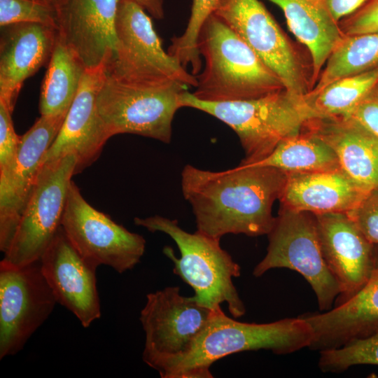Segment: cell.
<instances>
[{
	"instance_id": "obj_11",
	"label": "cell",
	"mask_w": 378,
	"mask_h": 378,
	"mask_svg": "<svg viewBox=\"0 0 378 378\" xmlns=\"http://www.w3.org/2000/svg\"><path fill=\"white\" fill-rule=\"evenodd\" d=\"M214 312L182 295L178 286L148 293L139 318L146 335L143 360L160 372L184 356Z\"/></svg>"
},
{
	"instance_id": "obj_1",
	"label": "cell",
	"mask_w": 378,
	"mask_h": 378,
	"mask_svg": "<svg viewBox=\"0 0 378 378\" xmlns=\"http://www.w3.org/2000/svg\"><path fill=\"white\" fill-rule=\"evenodd\" d=\"M286 177L281 170L265 165L240 163L213 172L187 164L181 186L197 230L218 239L227 234L256 237L270 232L275 220L272 206Z\"/></svg>"
},
{
	"instance_id": "obj_9",
	"label": "cell",
	"mask_w": 378,
	"mask_h": 378,
	"mask_svg": "<svg viewBox=\"0 0 378 378\" xmlns=\"http://www.w3.org/2000/svg\"><path fill=\"white\" fill-rule=\"evenodd\" d=\"M77 158L69 153L41 166L11 243L1 262L24 266L38 261L61 227Z\"/></svg>"
},
{
	"instance_id": "obj_5",
	"label": "cell",
	"mask_w": 378,
	"mask_h": 378,
	"mask_svg": "<svg viewBox=\"0 0 378 378\" xmlns=\"http://www.w3.org/2000/svg\"><path fill=\"white\" fill-rule=\"evenodd\" d=\"M182 107L203 111L229 126L244 150L241 164L267 158L285 138L297 134L309 118L302 96L286 89L260 98L221 102L202 101L187 90L180 97Z\"/></svg>"
},
{
	"instance_id": "obj_15",
	"label": "cell",
	"mask_w": 378,
	"mask_h": 378,
	"mask_svg": "<svg viewBox=\"0 0 378 378\" xmlns=\"http://www.w3.org/2000/svg\"><path fill=\"white\" fill-rule=\"evenodd\" d=\"M120 0H60L58 36L86 69L113 59L117 48L115 20Z\"/></svg>"
},
{
	"instance_id": "obj_14",
	"label": "cell",
	"mask_w": 378,
	"mask_h": 378,
	"mask_svg": "<svg viewBox=\"0 0 378 378\" xmlns=\"http://www.w3.org/2000/svg\"><path fill=\"white\" fill-rule=\"evenodd\" d=\"M107 65L85 70L61 130L41 166L73 153L77 158L76 174L99 157L111 138L97 107V95L106 78Z\"/></svg>"
},
{
	"instance_id": "obj_20",
	"label": "cell",
	"mask_w": 378,
	"mask_h": 378,
	"mask_svg": "<svg viewBox=\"0 0 378 378\" xmlns=\"http://www.w3.org/2000/svg\"><path fill=\"white\" fill-rule=\"evenodd\" d=\"M374 246V270L356 295L323 313L300 315L312 329L311 349L320 352L337 349L378 330V246Z\"/></svg>"
},
{
	"instance_id": "obj_24",
	"label": "cell",
	"mask_w": 378,
	"mask_h": 378,
	"mask_svg": "<svg viewBox=\"0 0 378 378\" xmlns=\"http://www.w3.org/2000/svg\"><path fill=\"white\" fill-rule=\"evenodd\" d=\"M85 70L80 59L57 36L41 86V115L67 113Z\"/></svg>"
},
{
	"instance_id": "obj_28",
	"label": "cell",
	"mask_w": 378,
	"mask_h": 378,
	"mask_svg": "<svg viewBox=\"0 0 378 378\" xmlns=\"http://www.w3.org/2000/svg\"><path fill=\"white\" fill-rule=\"evenodd\" d=\"M222 0H192L190 16L183 33L172 38L167 52L176 59L186 69L190 67L194 76L202 68L197 40L200 29L212 15Z\"/></svg>"
},
{
	"instance_id": "obj_29",
	"label": "cell",
	"mask_w": 378,
	"mask_h": 378,
	"mask_svg": "<svg viewBox=\"0 0 378 378\" xmlns=\"http://www.w3.org/2000/svg\"><path fill=\"white\" fill-rule=\"evenodd\" d=\"M319 353L318 367L324 372H342L357 365H378V330L341 347Z\"/></svg>"
},
{
	"instance_id": "obj_36",
	"label": "cell",
	"mask_w": 378,
	"mask_h": 378,
	"mask_svg": "<svg viewBox=\"0 0 378 378\" xmlns=\"http://www.w3.org/2000/svg\"><path fill=\"white\" fill-rule=\"evenodd\" d=\"M141 8L147 13L156 20H162L164 18V0H131Z\"/></svg>"
},
{
	"instance_id": "obj_33",
	"label": "cell",
	"mask_w": 378,
	"mask_h": 378,
	"mask_svg": "<svg viewBox=\"0 0 378 378\" xmlns=\"http://www.w3.org/2000/svg\"><path fill=\"white\" fill-rule=\"evenodd\" d=\"M344 35L378 32V0H368L359 9L339 22Z\"/></svg>"
},
{
	"instance_id": "obj_3",
	"label": "cell",
	"mask_w": 378,
	"mask_h": 378,
	"mask_svg": "<svg viewBox=\"0 0 378 378\" xmlns=\"http://www.w3.org/2000/svg\"><path fill=\"white\" fill-rule=\"evenodd\" d=\"M204 67L192 94L211 102L248 100L285 89L281 79L220 18L211 15L197 40Z\"/></svg>"
},
{
	"instance_id": "obj_10",
	"label": "cell",
	"mask_w": 378,
	"mask_h": 378,
	"mask_svg": "<svg viewBox=\"0 0 378 378\" xmlns=\"http://www.w3.org/2000/svg\"><path fill=\"white\" fill-rule=\"evenodd\" d=\"M180 85L141 87L127 84L106 74L97 98L98 113L113 136L134 134L169 144L172 122L182 108Z\"/></svg>"
},
{
	"instance_id": "obj_8",
	"label": "cell",
	"mask_w": 378,
	"mask_h": 378,
	"mask_svg": "<svg viewBox=\"0 0 378 378\" xmlns=\"http://www.w3.org/2000/svg\"><path fill=\"white\" fill-rule=\"evenodd\" d=\"M267 236L266 255L253 274L261 276L275 268L295 270L311 286L319 310L332 309L340 288L324 260L315 214L280 206Z\"/></svg>"
},
{
	"instance_id": "obj_23",
	"label": "cell",
	"mask_w": 378,
	"mask_h": 378,
	"mask_svg": "<svg viewBox=\"0 0 378 378\" xmlns=\"http://www.w3.org/2000/svg\"><path fill=\"white\" fill-rule=\"evenodd\" d=\"M283 11L288 27L309 52L316 83L331 52L344 37L323 0H268Z\"/></svg>"
},
{
	"instance_id": "obj_35",
	"label": "cell",
	"mask_w": 378,
	"mask_h": 378,
	"mask_svg": "<svg viewBox=\"0 0 378 378\" xmlns=\"http://www.w3.org/2000/svg\"><path fill=\"white\" fill-rule=\"evenodd\" d=\"M338 22L359 9L368 0H323Z\"/></svg>"
},
{
	"instance_id": "obj_7",
	"label": "cell",
	"mask_w": 378,
	"mask_h": 378,
	"mask_svg": "<svg viewBox=\"0 0 378 378\" xmlns=\"http://www.w3.org/2000/svg\"><path fill=\"white\" fill-rule=\"evenodd\" d=\"M214 14L249 46L288 91L304 96L314 88L309 52L284 32L259 0H222Z\"/></svg>"
},
{
	"instance_id": "obj_30",
	"label": "cell",
	"mask_w": 378,
	"mask_h": 378,
	"mask_svg": "<svg viewBox=\"0 0 378 378\" xmlns=\"http://www.w3.org/2000/svg\"><path fill=\"white\" fill-rule=\"evenodd\" d=\"M23 22L43 24L58 30L57 9L35 0H0V27Z\"/></svg>"
},
{
	"instance_id": "obj_17",
	"label": "cell",
	"mask_w": 378,
	"mask_h": 378,
	"mask_svg": "<svg viewBox=\"0 0 378 378\" xmlns=\"http://www.w3.org/2000/svg\"><path fill=\"white\" fill-rule=\"evenodd\" d=\"M43 276L57 303L88 328L101 316L97 268L76 250L61 226L40 259Z\"/></svg>"
},
{
	"instance_id": "obj_37",
	"label": "cell",
	"mask_w": 378,
	"mask_h": 378,
	"mask_svg": "<svg viewBox=\"0 0 378 378\" xmlns=\"http://www.w3.org/2000/svg\"><path fill=\"white\" fill-rule=\"evenodd\" d=\"M35 1H40V2H42V3H45V4L51 5L53 7H55V8H57V5H58L60 0H35Z\"/></svg>"
},
{
	"instance_id": "obj_4",
	"label": "cell",
	"mask_w": 378,
	"mask_h": 378,
	"mask_svg": "<svg viewBox=\"0 0 378 378\" xmlns=\"http://www.w3.org/2000/svg\"><path fill=\"white\" fill-rule=\"evenodd\" d=\"M136 225L155 232L169 235L180 251L177 258L172 248L165 246L163 253L174 264L173 272L192 287L195 300L211 310L221 309L226 303L234 318L244 316L245 305L233 284L241 274V267L220 245V239L198 230L194 233L183 230L176 220L161 216L136 217Z\"/></svg>"
},
{
	"instance_id": "obj_27",
	"label": "cell",
	"mask_w": 378,
	"mask_h": 378,
	"mask_svg": "<svg viewBox=\"0 0 378 378\" xmlns=\"http://www.w3.org/2000/svg\"><path fill=\"white\" fill-rule=\"evenodd\" d=\"M377 67L378 32L344 35L331 52L312 90H318L337 79Z\"/></svg>"
},
{
	"instance_id": "obj_2",
	"label": "cell",
	"mask_w": 378,
	"mask_h": 378,
	"mask_svg": "<svg viewBox=\"0 0 378 378\" xmlns=\"http://www.w3.org/2000/svg\"><path fill=\"white\" fill-rule=\"evenodd\" d=\"M310 325L300 316L267 323H244L214 311L188 353L159 372L162 378H211V366L229 355L269 350L288 354L309 347Z\"/></svg>"
},
{
	"instance_id": "obj_13",
	"label": "cell",
	"mask_w": 378,
	"mask_h": 378,
	"mask_svg": "<svg viewBox=\"0 0 378 378\" xmlns=\"http://www.w3.org/2000/svg\"><path fill=\"white\" fill-rule=\"evenodd\" d=\"M57 303L40 260L24 266L0 262V359L20 351Z\"/></svg>"
},
{
	"instance_id": "obj_18",
	"label": "cell",
	"mask_w": 378,
	"mask_h": 378,
	"mask_svg": "<svg viewBox=\"0 0 378 378\" xmlns=\"http://www.w3.org/2000/svg\"><path fill=\"white\" fill-rule=\"evenodd\" d=\"M67 113L41 115L21 136L13 176L7 184L0 186V250L4 253L13 238L43 159L58 135Z\"/></svg>"
},
{
	"instance_id": "obj_22",
	"label": "cell",
	"mask_w": 378,
	"mask_h": 378,
	"mask_svg": "<svg viewBox=\"0 0 378 378\" xmlns=\"http://www.w3.org/2000/svg\"><path fill=\"white\" fill-rule=\"evenodd\" d=\"M286 175L281 206L314 214L347 213L370 191L342 170Z\"/></svg>"
},
{
	"instance_id": "obj_12",
	"label": "cell",
	"mask_w": 378,
	"mask_h": 378,
	"mask_svg": "<svg viewBox=\"0 0 378 378\" xmlns=\"http://www.w3.org/2000/svg\"><path fill=\"white\" fill-rule=\"evenodd\" d=\"M68 239L78 253L97 268L107 265L122 274L141 260L146 240L97 210L71 181L62 218Z\"/></svg>"
},
{
	"instance_id": "obj_19",
	"label": "cell",
	"mask_w": 378,
	"mask_h": 378,
	"mask_svg": "<svg viewBox=\"0 0 378 378\" xmlns=\"http://www.w3.org/2000/svg\"><path fill=\"white\" fill-rule=\"evenodd\" d=\"M0 36V101L12 113L24 81L49 62L58 30L38 23H15L1 27Z\"/></svg>"
},
{
	"instance_id": "obj_21",
	"label": "cell",
	"mask_w": 378,
	"mask_h": 378,
	"mask_svg": "<svg viewBox=\"0 0 378 378\" xmlns=\"http://www.w3.org/2000/svg\"><path fill=\"white\" fill-rule=\"evenodd\" d=\"M336 155L341 170L370 191L378 187V138L348 118H309L302 126Z\"/></svg>"
},
{
	"instance_id": "obj_31",
	"label": "cell",
	"mask_w": 378,
	"mask_h": 378,
	"mask_svg": "<svg viewBox=\"0 0 378 378\" xmlns=\"http://www.w3.org/2000/svg\"><path fill=\"white\" fill-rule=\"evenodd\" d=\"M11 113L0 101V186L7 184L13 176L21 139L15 132Z\"/></svg>"
},
{
	"instance_id": "obj_32",
	"label": "cell",
	"mask_w": 378,
	"mask_h": 378,
	"mask_svg": "<svg viewBox=\"0 0 378 378\" xmlns=\"http://www.w3.org/2000/svg\"><path fill=\"white\" fill-rule=\"evenodd\" d=\"M346 214L366 239L378 246V187L372 189L357 206Z\"/></svg>"
},
{
	"instance_id": "obj_26",
	"label": "cell",
	"mask_w": 378,
	"mask_h": 378,
	"mask_svg": "<svg viewBox=\"0 0 378 378\" xmlns=\"http://www.w3.org/2000/svg\"><path fill=\"white\" fill-rule=\"evenodd\" d=\"M378 83V67L337 79L302 96L309 118H347Z\"/></svg>"
},
{
	"instance_id": "obj_34",
	"label": "cell",
	"mask_w": 378,
	"mask_h": 378,
	"mask_svg": "<svg viewBox=\"0 0 378 378\" xmlns=\"http://www.w3.org/2000/svg\"><path fill=\"white\" fill-rule=\"evenodd\" d=\"M378 138V83L347 118Z\"/></svg>"
},
{
	"instance_id": "obj_6",
	"label": "cell",
	"mask_w": 378,
	"mask_h": 378,
	"mask_svg": "<svg viewBox=\"0 0 378 378\" xmlns=\"http://www.w3.org/2000/svg\"><path fill=\"white\" fill-rule=\"evenodd\" d=\"M116 52L106 74L141 87L195 88L196 76L166 52L146 11L131 0H120L115 20Z\"/></svg>"
},
{
	"instance_id": "obj_16",
	"label": "cell",
	"mask_w": 378,
	"mask_h": 378,
	"mask_svg": "<svg viewBox=\"0 0 378 378\" xmlns=\"http://www.w3.org/2000/svg\"><path fill=\"white\" fill-rule=\"evenodd\" d=\"M315 216L324 260L340 288L337 306L356 295L370 279L374 267V246L346 213Z\"/></svg>"
},
{
	"instance_id": "obj_25",
	"label": "cell",
	"mask_w": 378,
	"mask_h": 378,
	"mask_svg": "<svg viewBox=\"0 0 378 378\" xmlns=\"http://www.w3.org/2000/svg\"><path fill=\"white\" fill-rule=\"evenodd\" d=\"M251 164L275 167L286 174L341 170L333 150L302 127L297 134L284 139L267 158Z\"/></svg>"
}]
</instances>
